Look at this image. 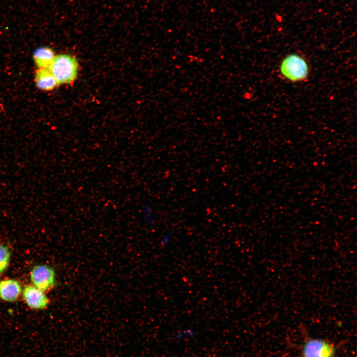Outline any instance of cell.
Instances as JSON below:
<instances>
[{
    "instance_id": "obj_1",
    "label": "cell",
    "mask_w": 357,
    "mask_h": 357,
    "mask_svg": "<svg viewBox=\"0 0 357 357\" xmlns=\"http://www.w3.org/2000/svg\"><path fill=\"white\" fill-rule=\"evenodd\" d=\"M279 69L282 77L292 82L305 81L310 72L307 60L302 56L296 53L286 56L280 63Z\"/></svg>"
},
{
    "instance_id": "obj_2",
    "label": "cell",
    "mask_w": 357,
    "mask_h": 357,
    "mask_svg": "<svg viewBox=\"0 0 357 357\" xmlns=\"http://www.w3.org/2000/svg\"><path fill=\"white\" fill-rule=\"evenodd\" d=\"M78 62L75 58L65 54L55 56L49 69L58 84H68L76 78Z\"/></svg>"
},
{
    "instance_id": "obj_3",
    "label": "cell",
    "mask_w": 357,
    "mask_h": 357,
    "mask_svg": "<svg viewBox=\"0 0 357 357\" xmlns=\"http://www.w3.org/2000/svg\"><path fill=\"white\" fill-rule=\"evenodd\" d=\"M56 275L52 267L39 264L34 266L31 270L30 279L31 284L46 293L55 286Z\"/></svg>"
},
{
    "instance_id": "obj_4",
    "label": "cell",
    "mask_w": 357,
    "mask_h": 357,
    "mask_svg": "<svg viewBox=\"0 0 357 357\" xmlns=\"http://www.w3.org/2000/svg\"><path fill=\"white\" fill-rule=\"evenodd\" d=\"M301 353L302 357H334L335 350L328 341L313 338L304 343Z\"/></svg>"
},
{
    "instance_id": "obj_5",
    "label": "cell",
    "mask_w": 357,
    "mask_h": 357,
    "mask_svg": "<svg viewBox=\"0 0 357 357\" xmlns=\"http://www.w3.org/2000/svg\"><path fill=\"white\" fill-rule=\"evenodd\" d=\"M21 296L26 304L32 309H44L49 303L46 293L32 284L26 285L22 288Z\"/></svg>"
},
{
    "instance_id": "obj_6",
    "label": "cell",
    "mask_w": 357,
    "mask_h": 357,
    "mask_svg": "<svg viewBox=\"0 0 357 357\" xmlns=\"http://www.w3.org/2000/svg\"><path fill=\"white\" fill-rule=\"evenodd\" d=\"M22 287L16 279L7 278L0 280V299L12 302L21 296Z\"/></svg>"
},
{
    "instance_id": "obj_7",
    "label": "cell",
    "mask_w": 357,
    "mask_h": 357,
    "mask_svg": "<svg viewBox=\"0 0 357 357\" xmlns=\"http://www.w3.org/2000/svg\"><path fill=\"white\" fill-rule=\"evenodd\" d=\"M37 87L44 91H51L59 84L49 68H38L35 72Z\"/></svg>"
},
{
    "instance_id": "obj_8",
    "label": "cell",
    "mask_w": 357,
    "mask_h": 357,
    "mask_svg": "<svg viewBox=\"0 0 357 357\" xmlns=\"http://www.w3.org/2000/svg\"><path fill=\"white\" fill-rule=\"evenodd\" d=\"M55 57L52 49L43 47L37 49L33 54V59L39 68H49Z\"/></svg>"
},
{
    "instance_id": "obj_9",
    "label": "cell",
    "mask_w": 357,
    "mask_h": 357,
    "mask_svg": "<svg viewBox=\"0 0 357 357\" xmlns=\"http://www.w3.org/2000/svg\"><path fill=\"white\" fill-rule=\"evenodd\" d=\"M11 257V252L9 247L0 242V275L8 269Z\"/></svg>"
},
{
    "instance_id": "obj_10",
    "label": "cell",
    "mask_w": 357,
    "mask_h": 357,
    "mask_svg": "<svg viewBox=\"0 0 357 357\" xmlns=\"http://www.w3.org/2000/svg\"><path fill=\"white\" fill-rule=\"evenodd\" d=\"M197 335V332L194 329L187 328L183 329L177 333L175 337L177 340H182L193 338Z\"/></svg>"
},
{
    "instance_id": "obj_11",
    "label": "cell",
    "mask_w": 357,
    "mask_h": 357,
    "mask_svg": "<svg viewBox=\"0 0 357 357\" xmlns=\"http://www.w3.org/2000/svg\"><path fill=\"white\" fill-rule=\"evenodd\" d=\"M142 210L143 217L146 222L148 224L153 223L155 220V215L152 207L149 205H146Z\"/></svg>"
},
{
    "instance_id": "obj_12",
    "label": "cell",
    "mask_w": 357,
    "mask_h": 357,
    "mask_svg": "<svg viewBox=\"0 0 357 357\" xmlns=\"http://www.w3.org/2000/svg\"><path fill=\"white\" fill-rule=\"evenodd\" d=\"M173 236L174 234L172 231H168L166 232L162 238V243L164 245H167L169 244L173 239Z\"/></svg>"
}]
</instances>
